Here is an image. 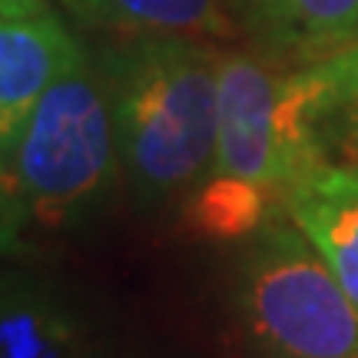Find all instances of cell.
Returning a JSON list of instances; mask_svg holds the SVG:
<instances>
[{"mask_svg":"<svg viewBox=\"0 0 358 358\" xmlns=\"http://www.w3.org/2000/svg\"><path fill=\"white\" fill-rule=\"evenodd\" d=\"M120 169L110 87L100 60L83 50L30 113L0 169V192L24 219L73 226L100 209Z\"/></svg>","mask_w":358,"mask_h":358,"instance_id":"3","label":"cell"},{"mask_svg":"<svg viewBox=\"0 0 358 358\" xmlns=\"http://www.w3.org/2000/svg\"><path fill=\"white\" fill-rule=\"evenodd\" d=\"M50 13L47 0H0V17H40Z\"/></svg>","mask_w":358,"mask_h":358,"instance_id":"13","label":"cell"},{"mask_svg":"<svg viewBox=\"0 0 358 358\" xmlns=\"http://www.w3.org/2000/svg\"><path fill=\"white\" fill-rule=\"evenodd\" d=\"M325 156V100L315 64L222 50L216 156L186 199V222L206 239H249L282 213L299 179Z\"/></svg>","mask_w":358,"mask_h":358,"instance_id":"1","label":"cell"},{"mask_svg":"<svg viewBox=\"0 0 358 358\" xmlns=\"http://www.w3.org/2000/svg\"><path fill=\"white\" fill-rule=\"evenodd\" d=\"M222 50L186 34H133L103 50L116 146L146 203L192 192L213 166Z\"/></svg>","mask_w":358,"mask_h":358,"instance_id":"2","label":"cell"},{"mask_svg":"<svg viewBox=\"0 0 358 358\" xmlns=\"http://www.w3.org/2000/svg\"><path fill=\"white\" fill-rule=\"evenodd\" d=\"M226 7H229V13L236 17V24H239L245 37L256 40L262 34V27L268 24V17H272L275 0H226Z\"/></svg>","mask_w":358,"mask_h":358,"instance_id":"11","label":"cell"},{"mask_svg":"<svg viewBox=\"0 0 358 358\" xmlns=\"http://www.w3.org/2000/svg\"><path fill=\"white\" fill-rule=\"evenodd\" d=\"M83 53V43L57 13L0 17V169L43 93Z\"/></svg>","mask_w":358,"mask_h":358,"instance_id":"5","label":"cell"},{"mask_svg":"<svg viewBox=\"0 0 358 358\" xmlns=\"http://www.w3.org/2000/svg\"><path fill=\"white\" fill-rule=\"evenodd\" d=\"M236 302L268 358H358V306L285 213L249 236Z\"/></svg>","mask_w":358,"mask_h":358,"instance_id":"4","label":"cell"},{"mask_svg":"<svg viewBox=\"0 0 358 358\" xmlns=\"http://www.w3.org/2000/svg\"><path fill=\"white\" fill-rule=\"evenodd\" d=\"M358 43V0H275L256 37L259 53L279 64H312Z\"/></svg>","mask_w":358,"mask_h":358,"instance_id":"8","label":"cell"},{"mask_svg":"<svg viewBox=\"0 0 358 358\" xmlns=\"http://www.w3.org/2000/svg\"><path fill=\"white\" fill-rule=\"evenodd\" d=\"M312 64L319 66L325 87V133L332 127L345 129L358 150V43Z\"/></svg>","mask_w":358,"mask_h":358,"instance_id":"10","label":"cell"},{"mask_svg":"<svg viewBox=\"0 0 358 358\" xmlns=\"http://www.w3.org/2000/svg\"><path fill=\"white\" fill-rule=\"evenodd\" d=\"M0 358H100L93 325L43 275L0 268Z\"/></svg>","mask_w":358,"mask_h":358,"instance_id":"6","label":"cell"},{"mask_svg":"<svg viewBox=\"0 0 358 358\" xmlns=\"http://www.w3.org/2000/svg\"><path fill=\"white\" fill-rule=\"evenodd\" d=\"M66 13H73L80 24H96V0H57Z\"/></svg>","mask_w":358,"mask_h":358,"instance_id":"14","label":"cell"},{"mask_svg":"<svg viewBox=\"0 0 358 358\" xmlns=\"http://www.w3.org/2000/svg\"><path fill=\"white\" fill-rule=\"evenodd\" d=\"M96 24L123 34H186L239 40L243 30L226 0H96Z\"/></svg>","mask_w":358,"mask_h":358,"instance_id":"9","label":"cell"},{"mask_svg":"<svg viewBox=\"0 0 358 358\" xmlns=\"http://www.w3.org/2000/svg\"><path fill=\"white\" fill-rule=\"evenodd\" d=\"M20 226H24V213L0 192V256H13L20 252Z\"/></svg>","mask_w":358,"mask_h":358,"instance_id":"12","label":"cell"},{"mask_svg":"<svg viewBox=\"0 0 358 358\" xmlns=\"http://www.w3.org/2000/svg\"><path fill=\"white\" fill-rule=\"evenodd\" d=\"M282 213L302 229L358 306V166L325 163L285 192Z\"/></svg>","mask_w":358,"mask_h":358,"instance_id":"7","label":"cell"}]
</instances>
